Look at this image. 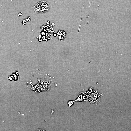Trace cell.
<instances>
[{
	"label": "cell",
	"mask_w": 131,
	"mask_h": 131,
	"mask_svg": "<svg viewBox=\"0 0 131 131\" xmlns=\"http://www.w3.org/2000/svg\"><path fill=\"white\" fill-rule=\"evenodd\" d=\"M36 10L41 12H46L49 8V3L45 1H41L38 3L35 6Z\"/></svg>",
	"instance_id": "2"
},
{
	"label": "cell",
	"mask_w": 131,
	"mask_h": 131,
	"mask_svg": "<svg viewBox=\"0 0 131 131\" xmlns=\"http://www.w3.org/2000/svg\"><path fill=\"white\" fill-rule=\"evenodd\" d=\"M75 102L74 101H69L68 102V105L69 107H70L73 106L74 102Z\"/></svg>",
	"instance_id": "5"
},
{
	"label": "cell",
	"mask_w": 131,
	"mask_h": 131,
	"mask_svg": "<svg viewBox=\"0 0 131 131\" xmlns=\"http://www.w3.org/2000/svg\"><path fill=\"white\" fill-rule=\"evenodd\" d=\"M76 101L86 102L88 101V96L87 92H81L77 96V98L74 100Z\"/></svg>",
	"instance_id": "3"
},
{
	"label": "cell",
	"mask_w": 131,
	"mask_h": 131,
	"mask_svg": "<svg viewBox=\"0 0 131 131\" xmlns=\"http://www.w3.org/2000/svg\"><path fill=\"white\" fill-rule=\"evenodd\" d=\"M66 33L64 31H60L57 33V37L60 40L64 39L66 37Z\"/></svg>",
	"instance_id": "4"
},
{
	"label": "cell",
	"mask_w": 131,
	"mask_h": 131,
	"mask_svg": "<svg viewBox=\"0 0 131 131\" xmlns=\"http://www.w3.org/2000/svg\"><path fill=\"white\" fill-rule=\"evenodd\" d=\"M87 92L88 96V101L90 103L97 104L99 102L100 94L98 91L91 87L88 89Z\"/></svg>",
	"instance_id": "1"
}]
</instances>
